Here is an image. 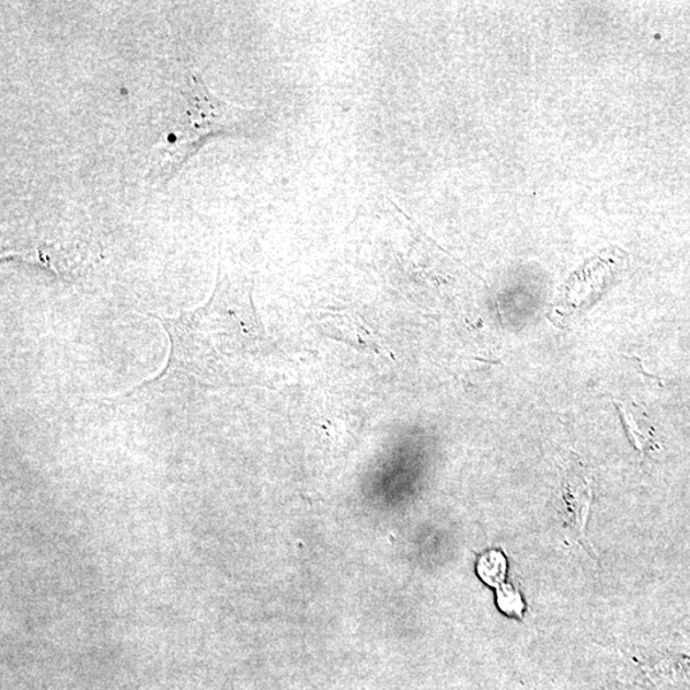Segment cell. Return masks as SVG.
<instances>
[{"label": "cell", "mask_w": 690, "mask_h": 690, "mask_svg": "<svg viewBox=\"0 0 690 690\" xmlns=\"http://www.w3.org/2000/svg\"><path fill=\"white\" fill-rule=\"evenodd\" d=\"M253 113L225 102L191 74L180 92V103L164 141L152 160L151 179L166 181L207 137L250 126Z\"/></svg>", "instance_id": "cell-2"}, {"label": "cell", "mask_w": 690, "mask_h": 690, "mask_svg": "<svg viewBox=\"0 0 690 690\" xmlns=\"http://www.w3.org/2000/svg\"><path fill=\"white\" fill-rule=\"evenodd\" d=\"M171 341L164 376L199 388L235 386L265 353L249 295L222 276L209 302L172 319L158 318Z\"/></svg>", "instance_id": "cell-1"}, {"label": "cell", "mask_w": 690, "mask_h": 690, "mask_svg": "<svg viewBox=\"0 0 690 690\" xmlns=\"http://www.w3.org/2000/svg\"><path fill=\"white\" fill-rule=\"evenodd\" d=\"M497 602L498 608L506 613H518V616H520L521 610H524L521 597L516 593V590H513V588L508 586H504L502 589H498Z\"/></svg>", "instance_id": "cell-4"}, {"label": "cell", "mask_w": 690, "mask_h": 690, "mask_svg": "<svg viewBox=\"0 0 690 690\" xmlns=\"http://www.w3.org/2000/svg\"><path fill=\"white\" fill-rule=\"evenodd\" d=\"M480 577L490 586H501L505 579L506 560L497 551H490L480 559Z\"/></svg>", "instance_id": "cell-3"}]
</instances>
